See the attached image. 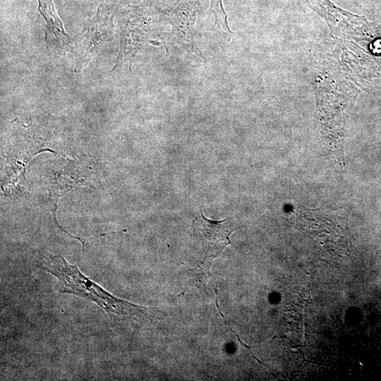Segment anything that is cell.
Instances as JSON below:
<instances>
[{
	"mask_svg": "<svg viewBox=\"0 0 381 381\" xmlns=\"http://www.w3.org/2000/svg\"><path fill=\"white\" fill-rule=\"evenodd\" d=\"M38 267L61 282V292L92 301L109 313L145 318L162 313L156 308L138 306L111 295L61 255L48 254L39 262Z\"/></svg>",
	"mask_w": 381,
	"mask_h": 381,
	"instance_id": "obj_1",
	"label": "cell"
},
{
	"mask_svg": "<svg viewBox=\"0 0 381 381\" xmlns=\"http://www.w3.org/2000/svg\"><path fill=\"white\" fill-rule=\"evenodd\" d=\"M199 0H182L168 13L172 31L178 41L193 55L202 58L194 40V28Z\"/></svg>",
	"mask_w": 381,
	"mask_h": 381,
	"instance_id": "obj_2",
	"label": "cell"
},
{
	"mask_svg": "<svg viewBox=\"0 0 381 381\" xmlns=\"http://www.w3.org/2000/svg\"><path fill=\"white\" fill-rule=\"evenodd\" d=\"M198 229L208 244L207 255L215 258L217 253L231 243L230 235L236 229L229 219L213 221L206 218L201 211V218L198 220Z\"/></svg>",
	"mask_w": 381,
	"mask_h": 381,
	"instance_id": "obj_3",
	"label": "cell"
},
{
	"mask_svg": "<svg viewBox=\"0 0 381 381\" xmlns=\"http://www.w3.org/2000/svg\"><path fill=\"white\" fill-rule=\"evenodd\" d=\"M315 11L325 18L328 23H338L339 21L351 20L353 15L337 7L329 0H303Z\"/></svg>",
	"mask_w": 381,
	"mask_h": 381,
	"instance_id": "obj_4",
	"label": "cell"
},
{
	"mask_svg": "<svg viewBox=\"0 0 381 381\" xmlns=\"http://www.w3.org/2000/svg\"><path fill=\"white\" fill-rule=\"evenodd\" d=\"M39 10L47 22V26L59 40L65 41L68 35L65 32L63 23L58 16L52 0H38Z\"/></svg>",
	"mask_w": 381,
	"mask_h": 381,
	"instance_id": "obj_5",
	"label": "cell"
},
{
	"mask_svg": "<svg viewBox=\"0 0 381 381\" xmlns=\"http://www.w3.org/2000/svg\"><path fill=\"white\" fill-rule=\"evenodd\" d=\"M214 258L207 255L202 261L193 269H189L186 274L188 286L182 293H185L190 286H195L204 292L206 291V284L211 276L210 267Z\"/></svg>",
	"mask_w": 381,
	"mask_h": 381,
	"instance_id": "obj_6",
	"label": "cell"
},
{
	"mask_svg": "<svg viewBox=\"0 0 381 381\" xmlns=\"http://www.w3.org/2000/svg\"><path fill=\"white\" fill-rule=\"evenodd\" d=\"M210 9L214 16V25L217 32L226 35L231 34L227 23L226 14L222 5V0H210Z\"/></svg>",
	"mask_w": 381,
	"mask_h": 381,
	"instance_id": "obj_7",
	"label": "cell"
}]
</instances>
